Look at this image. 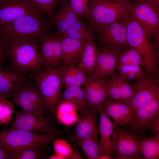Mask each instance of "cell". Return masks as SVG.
<instances>
[{
	"instance_id": "d6986e66",
	"label": "cell",
	"mask_w": 159,
	"mask_h": 159,
	"mask_svg": "<svg viewBox=\"0 0 159 159\" xmlns=\"http://www.w3.org/2000/svg\"><path fill=\"white\" fill-rule=\"evenodd\" d=\"M27 80L25 75L10 66L0 68V97L11 99L17 89Z\"/></svg>"
},
{
	"instance_id": "ee69618b",
	"label": "cell",
	"mask_w": 159,
	"mask_h": 159,
	"mask_svg": "<svg viewBox=\"0 0 159 159\" xmlns=\"http://www.w3.org/2000/svg\"><path fill=\"white\" fill-rule=\"evenodd\" d=\"M101 0L103 1H105L111 2V1H118L119 0Z\"/></svg>"
},
{
	"instance_id": "f6af8a7d",
	"label": "cell",
	"mask_w": 159,
	"mask_h": 159,
	"mask_svg": "<svg viewBox=\"0 0 159 159\" xmlns=\"http://www.w3.org/2000/svg\"><path fill=\"white\" fill-rule=\"evenodd\" d=\"M68 0H57V1H59V2H64L65 1H67Z\"/></svg>"
},
{
	"instance_id": "d6a6232c",
	"label": "cell",
	"mask_w": 159,
	"mask_h": 159,
	"mask_svg": "<svg viewBox=\"0 0 159 159\" xmlns=\"http://www.w3.org/2000/svg\"><path fill=\"white\" fill-rule=\"evenodd\" d=\"M46 147H29L21 150L11 156V159H40L43 158V148Z\"/></svg>"
},
{
	"instance_id": "60d3db41",
	"label": "cell",
	"mask_w": 159,
	"mask_h": 159,
	"mask_svg": "<svg viewBox=\"0 0 159 159\" xmlns=\"http://www.w3.org/2000/svg\"><path fill=\"white\" fill-rule=\"evenodd\" d=\"M146 2L159 14V0H145Z\"/></svg>"
},
{
	"instance_id": "2e32d148",
	"label": "cell",
	"mask_w": 159,
	"mask_h": 159,
	"mask_svg": "<svg viewBox=\"0 0 159 159\" xmlns=\"http://www.w3.org/2000/svg\"><path fill=\"white\" fill-rule=\"evenodd\" d=\"M106 78L92 74L84 85L89 109L99 112L100 107L107 98Z\"/></svg>"
},
{
	"instance_id": "6da1fadb",
	"label": "cell",
	"mask_w": 159,
	"mask_h": 159,
	"mask_svg": "<svg viewBox=\"0 0 159 159\" xmlns=\"http://www.w3.org/2000/svg\"><path fill=\"white\" fill-rule=\"evenodd\" d=\"M10 66L25 75L42 68L38 41L32 39H4Z\"/></svg>"
},
{
	"instance_id": "9c48e42d",
	"label": "cell",
	"mask_w": 159,
	"mask_h": 159,
	"mask_svg": "<svg viewBox=\"0 0 159 159\" xmlns=\"http://www.w3.org/2000/svg\"><path fill=\"white\" fill-rule=\"evenodd\" d=\"M130 16L141 26L147 36L153 41L159 56V14L145 0H133Z\"/></svg>"
},
{
	"instance_id": "8d00e7d4",
	"label": "cell",
	"mask_w": 159,
	"mask_h": 159,
	"mask_svg": "<svg viewBox=\"0 0 159 159\" xmlns=\"http://www.w3.org/2000/svg\"><path fill=\"white\" fill-rule=\"evenodd\" d=\"M90 0H69L68 4L73 11L79 17L86 16Z\"/></svg>"
},
{
	"instance_id": "277c9868",
	"label": "cell",
	"mask_w": 159,
	"mask_h": 159,
	"mask_svg": "<svg viewBox=\"0 0 159 159\" xmlns=\"http://www.w3.org/2000/svg\"><path fill=\"white\" fill-rule=\"evenodd\" d=\"M132 1L90 0L86 17L93 28L124 21L129 16Z\"/></svg>"
},
{
	"instance_id": "d590c367",
	"label": "cell",
	"mask_w": 159,
	"mask_h": 159,
	"mask_svg": "<svg viewBox=\"0 0 159 159\" xmlns=\"http://www.w3.org/2000/svg\"><path fill=\"white\" fill-rule=\"evenodd\" d=\"M54 151L63 157L65 159H70L73 149L66 140L60 138L55 139L52 142Z\"/></svg>"
},
{
	"instance_id": "cb8c5ba5",
	"label": "cell",
	"mask_w": 159,
	"mask_h": 159,
	"mask_svg": "<svg viewBox=\"0 0 159 159\" xmlns=\"http://www.w3.org/2000/svg\"><path fill=\"white\" fill-rule=\"evenodd\" d=\"M98 113L100 116L98 128V133L100 136L99 141L104 153L112 158L111 153V137L114 130V125L103 110L102 105L99 108Z\"/></svg>"
},
{
	"instance_id": "ab89813d",
	"label": "cell",
	"mask_w": 159,
	"mask_h": 159,
	"mask_svg": "<svg viewBox=\"0 0 159 159\" xmlns=\"http://www.w3.org/2000/svg\"><path fill=\"white\" fill-rule=\"evenodd\" d=\"M77 146V144L75 143L73 145V148H72V153L70 158V159H83V157L79 151Z\"/></svg>"
},
{
	"instance_id": "ba28073f",
	"label": "cell",
	"mask_w": 159,
	"mask_h": 159,
	"mask_svg": "<svg viewBox=\"0 0 159 159\" xmlns=\"http://www.w3.org/2000/svg\"><path fill=\"white\" fill-rule=\"evenodd\" d=\"M114 128L111 145L112 158L142 159L139 136L118 125H114Z\"/></svg>"
},
{
	"instance_id": "8992f818",
	"label": "cell",
	"mask_w": 159,
	"mask_h": 159,
	"mask_svg": "<svg viewBox=\"0 0 159 159\" xmlns=\"http://www.w3.org/2000/svg\"><path fill=\"white\" fill-rule=\"evenodd\" d=\"M41 15L26 14L0 26V34L4 39H32L38 40L47 33V27Z\"/></svg>"
},
{
	"instance_id": "3957f363",
	"label": "cell",
	"mask_w": 159,
	"mask_h": 159,
	"mask_svg": "<svg viewBox=\"0 0 159 159\" xmlns=\"http://www.w3.org/2000/svg\"><path fill=\"white\" fill-rule=\"evenodd\" d=\"M62 134H48L11 128L0 130V147L10 155L32 146L46 147Z\"/></svg>"
},
{
	"instance_id": "44dd1931",
	"label": "cell",
	"mask_w": 159,
	"mask_h": 159,
	"mask_svg": "<svg viewBox=\"0 0 159 159\" xmlns=\"http://www.w3.org/2000/svg\"><path fill=\"white\" fill-rule=\"evenodd\" d=\"M119 54L100 47L98 51L96 65L92 74L105 78L112 75L115 72L114 70L117 64V57Z\"/></svg>"
},
{
	"instance_id": "7402d4cb",
	"label": "cell",
	"mask_w": 159,
	"mask_h": 159,
	"mask_svg": "<svg viewBox=\"0 0 159 159\" xmlns=\"http://www.w3.org/2000/svg\"><path fill=\"white\" fill-rule=\"evenodd\" d=\"M97 49L93 41L92 33L85 39L79 59L76 65L88 76L93 73L96 65Z\"/></svg>"
},
{
	"instance_id": "f1b7e54d",
	"label": "cell",
	"mask_w": 159,
	"mask_h": 159,
	"mask_svg": "<svg viewBox=\"0 0 159 159\" xmlns=\"http://www.w3.org/2000/svg\"><path fill=\"white\" fill-rule=\"evenodd\" d=\"M140 148L142 159H159V134L142 139Z\"/></svg>"
},
{
	"instance_id": "4dcf8cb0",
	"label": "cell",
	"mask_w": 159,
	"mask_h": 159,
	"mask_svg": "<svg viewBox=\"0 0 159 159\" xmlns=\"http://www.w3.org/2000/svg\"><path fill=\"white\" fill-rule=\"evenodd\" d=\"M116 68L121 77L129 82L136 80L145 74L139 66L117 64Z\"/></svg>"
},
{
	"instance_id": "4fadbf2b",
	"label": "cell",
	"mask_w": 159,
	"mask_h": 159,
	"mask_svg": "<svg viewBox=\"0 0 159 159\" xmlns=\"http://www.w3.org/2000/svg\"><path fill=\"white\" fill-rule=\"evenodd\" d=\"M134 93L128 104L134 111L155 98L159 97V80L145 74L133 85Z\"/></svg>"
},
{
	"instance_id": "1f68e13d",
	"label": "cell",
	"mask_w": 159,
	"mask_h": 159,
	"mask_svg": "<svg viewBox=\"0 0 159 159\" xmlns=\"http://www.w3.org/2000/svg\"><path fill=\"white\" fill-rule=\"evenodd\" d=\"M117 64L144 66L143 61L138 52L131 47L123 50L118 55Z\"/></svg>"
},
{
	"instance_id": "7a4b0ae2",
	"label": "cell",
	"mask_w": 159,
	"mask_h": 159,
	"mask_svg": "<svg viewBox=\"0 0 159 159\" xmlns=\"http://www.w3.org/2000/svg\"><path fill=\"white\" fill-rule=\"evenodd\" d=\"M125 23L130 47L135 49L141 57L147 75L159 80V58L156 55L153 42L140 25L130 15Z\"/></svg>"
},
{
	"instance_id": "7c38bea8",
	"label": "cell",
	"mask_w": 159,
	"mask_h": 159,
	"mask_svg": "<svg viewBox=\"0 0 159 159\" xmlns=\"http://www.w3.org/2000/svg\"><path fill=\"white\" fill-rule=\"evenodd\" d=\"M43 69L57 68L62 64L59 34L46 33L38 39Z\"/></svg>"
},
{
	"instance_id": "5bb4252c",
	"label": "cell",
	"mask_w": 159,
	"mask_h": 159,
	"mask_svg": "<svg viewBox=\"0 0 159 159\" xmlns=\"http://www.w3.org/2000/svg\"><path fill=\"white\" fill-rule=\"evenodd\" d=\"M41 14L27 0H0V26L25 15Z\"/></svg>"
},
{
	"instance_id": "ac0fdd59",
	"label": "cell",
	"mask_w": 159,
	"mask_h": 159,
	"mask_svg": "<svg viewBox=\"0 0 159 159\" xmlns=\"http://www.w3.org/2000/svg\"><path fill=\"white\" fill-rule=\"evenodd\" d=\"M80 115L73 131L74 138L99 140L97 123L98 112L88 108L79 112Z\"/></svg>"
},
{
	"instance_id": "d4e9b609",
	"label": "cell",
	"mask_w": 159,
	"mask_h": 159,
	"mask_svg": "<svg viewBox=\"0 0 159 159\" xmlns=\"http://www.w3.org/2000/svg\"><path fill=\"white\" fill-rule=\"evenodd\" d=\"M63 87L84 85L87 82V75L76 65H63L59 67Z\"/></svg>"
},
{
	"instance_id": "836d02e7",
	"label": "cell",
	"mask_w": 159,
	"mask_h": 159,
	"mask_svg": "<svg viewBox=\"0 0 159 159\" xmlns=\"http://www.w3.org/2000/svg\"><path fill=\"white\" fill-rule=\"evenodd\" d=\"M14 110L11 102L0 97V125L10 122L12 120Z\"/></svg>"
},
{
	"instance_id": "7bdbcfd3",
	"label": "cell",
	"mask_w": 159,
	"mask_h": 159,
	"mask_svg": "<svg viewBox=\"0 0 159 159\" xmlns=\"http://www.w3.org/2000/svg\"><path fill=\"white\" fill-rule=\"evenodd\" d=\"M48 158L49 159H65L61 155L55 153L53 155L49 156Z\"/></svg>"
},
{
	"instance_id": "e0dca14e",
	"label": "cell",
	"mask_w": 159,
	"mask_h": 159,
	"mask_svg": "<svg viewBox=\"0 0 159 159\" xmlns=\"http://www.w3.org/2000/svg\"><path fill=\"white\" fill-rule=\"evenodd\" d=\"M106 78L107 97L110 100L128 104L134 93L133 85L114 73Z\"/></svg>"
},
{
	"instance_id": "603a6c76",
	"label": "cell",
	"mask_w": 159,
	"mask_h": 159,
	"mask_svg": "<svg viewBox=\"0 0 159 159\" xmlns=\"http://www.w3.org/2000/svg\"><path fill=\"white\" fill-rule=\"evenodd\" d=\"M58 34L62 49V65H76L80 58L85 40L72 39Z\"/></svg>"
},
{
	"instance_id": "8fae6325",
	"label": "cell",
	"mask_w": 159,
	"mask_h": 159,
	"mask_svg": "<svg viewBox=\"0 0 159 159\" xmlns=\"http://www.w3.org/2000/svg\"><path fill=\"white\" fill-rule=\"evenodd\" d=\"M51 117L41 118L20 109L16 112L10 128L48 134L62 133L56 127Z\"/></svg>"
},
{
	"instance_id": "83f0119b",
	"label": "cell",
	"mask_w": 159,
	"mask_h": 159,
	"mask_svg": "<svg viewBox=\"0 0 159 159\" xmlns=\"http://www.w3.org/2000/svg\"><path fill=\"white\" fill-rule=\"evenodd\" d=\"M70 140L79 146L85 156L88 159H98L104 153L99 140L93 139H79L69 136Z\"/></svg>"
},
{
	"instance_id": "5b68a950",
	"label": "cell",
	"mask_w": 159,
	"mask_h": 159,
	"mask_svg": "<svg viewBox=\"0 0 159 159\" xmlns=\"http://www.w3.org/2000/svg\"><path fill=\"white\" fill-rule=\"evenodd\" d=\"M29 76L38 87L48 112L52 117H54L63 87L59 67L42 69Z\"/></svg>"
},
{
	"instance_id": "484cf974",
	"label": "cell",
	"mask_w": 159,
	"mask_h": 159,
	"mask_svg": "<svg viewBox=\"0 0 159 159\" xmlns=\"http://www.w3.org/2000/svg\"><path fill=\"white\" fill-rule=\"evenodd\" d=\"M79 18L68 4L60 6L51 19L57 28V33L63 34Z\"/></svg>"
},
{
	"instance_id": "b9f144b4",
	"label": "cell",
	"mask_w": 159,
	"mask_h": 159,
	"mask_svg": "<svg viewBox=\"0 0 159 159\" xmlns=\"http://www.w3.org/2000/svg\"><path fill=\"white\" fill-rule=\"evenodd\" d=\"M10 159V155L0 147V159Z\"/></svg>"
},
{
	"instance_id": "30bf717a",
	"label": "cell",
	"mask_w": 159,
	"mask_h": 159,
	"mask_svg": "<svg viewBox=\"0 0 159 159\" xmlns=\"http://www.w3.org/2000/svg\"><path fill=\"white\" fill-rule=\"evenodd\" d=\"M126 20L94 28L98 34L100 47L120 54L130 47L127 39Z\"/></svg>"
},
{
	"instance_id": "9a60e30c",
	"label": "cell",
	"mask_w": 159,
	"mask_h": 159,
	"mask_svg": "<svg viewBox=\"0 0 159 159\" xmlns=\"http://www.w3.org/2000/svg\"><path fill=\"white\" fill-rule=\"evenodd\" d=\"M159 113V97L154 99L134 111L127 129L139 136L144 133L150 121Z\"/></svg>"
},
{
	"instance_id": "52a82bcc",
	"label": "cell",
	"mask_w": 159,
	"mask_h": 159,
	"mask_svg": "<svg viewBox=\"0 0 159 159\" xmlns=\"http://www.w3.org/2000/svg\"><path fill=\"white\" fill-rule=\"evenodd\" d=\"M11 102L24 111L41 118L48 116L44 99L37 85L27 80L17 89L11 98Z\"/></svg>"
},
{
	"instance_id": "74e56055",
	"label": "cell",
	"mask_w": 159,
	"mask_h": 159,
	"mask_svg": "<svg viewBox=\"0 0 159 159\" xmlns=\"http://www.w3.org/2000/svg\"><path fill=\"white\" fill-rule=\"evenodd\" d=\"M9 59L6 41L0 34V68H2Z\"/></svg>"
},
{
	"instance_id": "ffe728a7",
	"label": "cell",
	"mask_w": 159,
	"mask_h": 159,
	"mask_svg": "<svg viewBox=\"0 0 159 159\" xmlns=\"http://www.w3.org/2000/svg\"><path fill=\"white\" fill-rule=\"evenodd\" d=\"M102 107L108 116L114 120V125L121 127L126 125L133 116V108L128 104L115 102L107 98L103 102Z\"/></svg>"
},
{
	"instance_id": "f35d334b",
	"label": "cell",
	"mask_w": 159,
	"mask_h": 159,
	"mask_svg": "<svg viewBox=\"0 0 159 159\" xmlns=\"http://www.w3.org/2000/svg\"><path fill=\"white\" fill-rule=\"evenodd\" d=\"M148 127L151 132L154 134H159V113L157 114L150 121Z\"/></svg>"
},
{
	"instance_id": "4316f807",
	"label": "cell",
	"mask_w": 159,
	"mask_h": 159,
	"mask_svg": "<svg viewBox=\"0 0 159 159\" xmlns=\"http://www.w3.org/2000/svg\"><path fill=\"white\" fill-rule=\"evenodd\" d=\"M60 101L72 103L79 112L89 108L84 90L80 87L65 88V91L62 92Z\"/></svg>"
},
{
	"instance_id": "e575fe53",
	"label": "cell",
	"mask_w": 159,
	"mask_h": 159,
	"mask_svg": "<svg viewBox=\"0 0 159 159\" xmlns=\"http://www.w3.org/2000/svg\"><path fill=\"white\" fill-rule=\"evenodd\" d=\"M41 12L45 14L51 19L54 14L57 0H27Z\"/></svg>"
},
{
	"instance_id": "f546056e",
	"label": "cell",
	"mask_w": 159,
	"mask_h": 159,
	"mask_svg": "<svg viewBox=\"0 0 159 159\" xmlns=\"http://www.w3.org/2000/svg\"><path fill=\"white\" fill-rule=\"evenodd\" d=\"M91 33L84 23L78 19L64 33L61 34L72 39L85 40Z\"/></svg>"
}]
</instances>
